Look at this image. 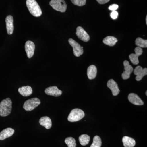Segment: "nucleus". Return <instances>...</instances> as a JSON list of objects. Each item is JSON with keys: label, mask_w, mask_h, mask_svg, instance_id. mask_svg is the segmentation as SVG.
<instances>
[{"label": "nucleus", "mask_w": 147, "mask_h": 147, "mask_svg": "<svg viewBox=\"0 0 147 147\" xmlns=\"http://www.w3.org/2000/svg\"><path fill=\"white\" fill-rule=\"evenodd\" d=\"M50 5L55 10L61 12H65L67 9V5L64 0H51Z\"/></svg>", "instance_id": "obj_4"}, {"label": "nucleus", "mask_w": 147, "mask_h": 147, "mask_svg": "<svg viewBox=\"0 0 147 147\" xmlns=\"http://www.w3.org/2000/svg\"><path fill=\"white\" fill-rule=\"evenodd\" d=\"M71 2L75 5L82 6L85 5L86 0H71Z\"/></svg>", "instance_id": "obj_26"}, {"label": "nucleus", "mask_w": 147, "mask_h": 147, "mask_svg": "<svg viewBox=\"0 0 147 147\" xmlns=\"http://www.w3.org/2000/svg\"><path fill=\"white\" fill-rule=\"evenodd\" d=\"M122 142L125 147H134L136 144L134 139L127 136H124L123 138Z\"/></svg>", "instance_id": "obj_20"}, {"label": "nucleus", "mask_w": 147, "mask_h": 147, "mask_svg": "<svg viewBox=\"0 0 147 147\" xmlns=\"http://www.w3.org/2000/svg\"><path fill=\"white\" fill-rule=\"evenodd\" d=\"M128 99L129 102L134 105H142L144 104L143 100L135 94L131 93L129 94Z\"/></svg>", "instance_id": "obj_15"}, {"label": "nucleus", "mask_w": 147, "mask_h": 147, "mask_svg": "<svg viewBox=\"0 0 147 147\" xmlns=\"http://www.w3.org/2000/svg\"><path fill=\"white\" fill-rule=\"evenodd\" d=\"M70 45L72 46L73 49L74 54L76 57H79L84 53L83 47L79 44L78 42L72 39L69 38L68 40Z\"/></svg>", "instance_id": "obj_6"}, {"label": "nucleus", "mask_w": 147, "mask_h": 147, "mask_svg": "<svg viewBox=\"0 0 147 147\" xmlns=\"http://www.w3.org/2000/svg\"><path fill=\"white\" fill-rule=\"evenodd\" d=\"M40 125L44 126L47 129H50L52 127V123L51 119L48 117H43L39 120Z\"/></svg>", "instance_id": "obj_17"}, {"label": "nucleus", "mask_w": 147, "mask_h": 147, "mask_svg": "<svg viewBox=\"0 0 147 147\" xmlns=\"http://www.w3.org/2000/svg\"><path fill=\"white\" fill-rule=\"evenodd\" d=\"M102 144L101 139L98 136H95L93 138V142L90 147H101Z\"/></svg>", "instance_id": "obj_24"}, {"label": "nucleus", "mask_w": 147, "mask_h": 147, "mask_svg": "<svg viewBox=\"0 0 147 147\" xmlns=\"http://www.w3.org/2000/svg\"><path fill=\"white\" fill-rule=\"evenodd\" d=\"M76 36L79 39L84 42H88L90 40V36L82 27H77L76 32Z\"/></svg>", "instance_id": "obj_8"}, {"label": "nucleus", "mask_w": 147, "mask_h": 147, "mask_svg": "<svg viewBox=\"0 0 147 147\" xmlns=\"http://www.w3.org/2000/svg\"><path fill=\"white\" fill-rule=\"evenodd\" d=\"M135 44L139 47H147V40L142 39L141 38H137L135 40Z\"/></svg>", "instance_id": "obj_23"}, {"label": "nucleus", "mask_w": 147, "mask_h": 147, "mask_svg": "<svg viewBox=\"0 0 147 147\" xmlns=\"http://www.w3.org/2000/svg\"><path fill=\"white\" fill-rule=\"evenodd\" d=\"M45 92L48 95L53 96L55 97L60 96L62 94V92L56 86L48 87L45 90Z\"/></svg>", "instance_id": "obj_11"}, {"label": "nucleus", "mask_w": 147, "mask_h": 147, "mask_svg": "<svg viewBox=\"0 0 147 147\" xmlns=\"http://www.w3.org/2000/svg\"><path fill=\"white\" fill-rule=\"evenodd\" d=\"M65 142L68 146V147H76L75 139L72 137H69L65 139Z\"/></svg>", "instance_id": "obj_25"}, {"label": "nucleus", "mask_w": 147, "mask_h": 147, "mask_svg": "<svg viewBox=\"0 0 147 147\" xmlns=\"http://www.w3.org/2000/svg\"><path fill=\"white\" fill-rule=\"evenodd\" d=\"M5 22L7 34L9 35L12 34L14 30L13 16L11 15H9L7 16L5 19Z\"/></svg>", "instance_id": "obj_14"}, {"label": "nucleus", "mask_w": 147, "mask_h": 147, "mask_svg": "<svg viewBox=\"0 0 147 147\" xmlns=\"http://www.w3.org/2000/svg\"><path fill=\"white\" fill-rule=\"evenodd\" d=\"M135 54H131L129 55V58L131 62L134 65H138L139 63L138 57L143 53V50L141 47H136L134 49Z\"/></svg>", "instance_id": "obj_7"}, {"label": "nucleus", "mask_w": 147, "mask_h": 147, "mask_svg": "<svg viewBox=\"0 0 147 147\" xmlns=\"http://www.w3.org/2000/svg\"><path fill=\"white\" fill-rule=\"evenodd\" d=\"M12 101L10 98H7L3 100L0 103V116L6 117L11 112Z\"/></svg>", "instance_id": "obj_1"}, {"label": "nucleus", "mask_w": 147, "mask_h": 147, "mask_svg": "<svg viewBox=\"0 0 147 147\" xmlns=\"http://www.w3.org/2000/svg\"><path fill=\"white\" fill-rule=\"evenodd\" d=\"M97 70L96 67L94 65L90 66L87 70V75L88 78L90 80L95 78L97 75Z\"/></svg>", "instance_id": "obj_19"}, {"label": "nucleus", "mask_w": 147, "mask_h": 147, "mask_svg": "<svg viewBox=\"0 0 147 147\" xmlns=\"http://www.w3.org/2000/svg\"><path fill=\"white\" fill-rule=\"evenodd\" d=\"M107 86L111 90L112 94L114 96H116L119 93L120 90L118 84L113 79H110L108 81Z\"/></svg>", "instance_id": "obj_13"}, {"label": "nucleus", "mask_w": 147, "mask_h": 147, "mask_svg": "<svg viewBox=\"0 0 147 147\" xmlns=\"http://www.w3.org/2000/svg\"><path fill=\"white\" fill-rule=\"evenodd\" d=\"M117 41L118 40L117 38L112 36L106 37L103 40V42L104 44L110 46H114Z\"/></svg>", "instance_id": "obj_21"}, {"label": "nucleus", "mask_w": 147, "mask_h": 147, "mask_svg": "<svg viewBox=\"0 0 147 147\" xmlns=\"http://www.w3.org/2000/svg\"><path fill=\"white\" fill-rule=\"evenodd\" d=\"M96 1L100 4H104L108 2L110 0H96Z\"/></svg>", "instance_id": "obj_29"}, {"label": "nucleus", "mask_w": 147, "mask_h": 147, "mask_svg": "<svg viewBox=\"0 0 147 147\" xmlns=\"http://www.w3.org/2000/svg\"><path fill=\"white\" fill-rule=\"evenodd\" d=\"M18 91L24 96H28L32 93V89L30 86H25L19 88Z\"/></svg>", "instance_id": "obj_18"}, {"label": "nucleus", "mask_w": 147, "mask_h": 147, "mask_svg": "<svg viewBox=\"0 0 147 147\" xmlns=\"http://www.w3.org/2000/svg\"><path fill=\"white\" fill-rule=\"evenodd\" d=\"M14 133V130L11 128H7L0 132V140H4L11 137Z\"/></svg>", "instance_id": "obj_16"}, {"label": "nucleus", "mask_w": 147, "mask_h": 147, "mask_svg": "<svg viewBox=\"0 0 147 147\" xmlns=\"http://www.w3.org/2000/svg\"><path fill=\"white\" fill-rule=\"evenodd\" d=\"M118 15L119 13H118L117 11H112V13L110 14V16L113 19H116V18H117Z\"/></svg>", "instance_id": "obj_28"}, {"label": "nucleus", "mask_w": 147, "mask_h": 147, "mask_svg": "<svg viewBox=\"0 0 147 147\" xmlns=\"http://www.w3.org/2000/svg\"><path fill=\"white\" fill-rule=\"evenodd\" d=\"M90 137L87 134H82L79 137V141L82 146H85L89 143Z\"/></svg>", "instance_id": "obj_22"}, {"label": "nucleus", "mask_w": 147, "mask_h": 147, "mask_svg": "<svg viewBox=\"0 0 147 147\" xmlns=\"http://www.w3.org/2000/svg\"><path fill=\"white\" fill-rule=\"evenodd\" d=\"M26 5L31 14L35 17L41 16L42 12L36 0H27Z\"/></svg>", "instance_id": "obj_2"}, {"label": "nucleus", "mask_w": 147, "mask_h": 147, "mask_svg": "<svg viewBox=\"0 0 147 147\" xmlns=\"http://www.w3.org/2000/svg\"><path fill=\"white\" fill-rule=\"evenodd\" d=\"M146 25H147V16H146Z\"/></svg>", "instance_id": "obj_30"}, {"label": "nucleus", "mask_w": 147, "mask_h": 147, "mask_svg": "<svg viewBox=\"0 0 147 147\" xmlns=\"http://www.w3.org/2000/svg\"><path fill=\"white\" fill-rule=\"evenodd\" d=\"M134 74L136 75L135 79L137 81H140L144 77V76L147 75V68H143L140 66H138L134 69Z\"/></svg>", "instance_id": "obj_10"}, {"label": "nucleus", "mask_w": 147, "mask_h": 147, "mask_svg": "<svg viewBox=\"0 0 147 147\" xmlns=\"http://www.w3.org/2000/svg\"><path fill=\"white\" fill-rule=\"evenodd\" d=\"M147 91L146 92V96H147Z\"/></svg>", "instance_id": "obj_31"}, {"label": "nucleus", "mask_w": 147, "mask_h": 147, "mask_svg": "<svg viewBox=\"0 0 147 147\" xmlns=\"http://www.w3.org/2000/svg\"><path fill=\"white\" fill-rule=\"evenodd\" d=\"M119 6L117 4H113L110 5L109 6V10L112 11H115L118 8Z\"/></svg>", "instance_id": "obj_27"}, {"label": "nucleus", "mask_w": 147, "mask_h": 147, "mask_svg": "<svg viewBox=\"0 0 147 147\" xmlns=\"http://www.w3.org/2000/svg\"><path fill=\"white\" fill-rule=\"evenodd\" d=\"M40 103L39 99L37 98H33L28 99L24 102L23 108L26 111H31L36 108Z\"/></svg>", "instance_id": "obj_5"}, {"label": "nucleus", "mask_w": 147, "mask_h": 147, "mask_svg": "<svg viewBox=\"0 0 147 147\" xmlns=\"http://www.w3.org/2000/svg\"><path fill=\"white\" fill-rule=\"evenodd\" d=\"M124 66L125 71L122 74V77L124 80L128 79L129 78L130 74L133 71V68L131 65H129V62L127 61H125L123 62Z\"/></svg>", "instance_id": "obj_9"}, {"label": "nucleus", "mask_w": 147, "mask_h": 147, "mask_svg": "<svg viewBox=\"0 0 147 147\" xmlns=\"http://www.w3.org/2000/svg\"><path fill=\"white\" fill-rule=\"evenodd\" d=\"M84 116L85 113L83 110L79 108H75L71 110L69 115L67 119L69 121L74 122L80 121L84 117Z\"/></svg>", "instance_id": "obj_3"}, {"label": "nucleus", "mask_w": 147, "mask_h": 147, "mask_svg": "<svg viewBox=\"0 0 147 147\" xmlns=\"http://www.w3.org/2000/svg\"><path fill=\"white\" fill-rule=\"evenodd\" d=\"M25 50L26 53L27 57L28 58H32L34 55L35 45L33 42L27 41L25 44Z\"/></svg>", "instance_id": "obj_12"}]
</instances>
